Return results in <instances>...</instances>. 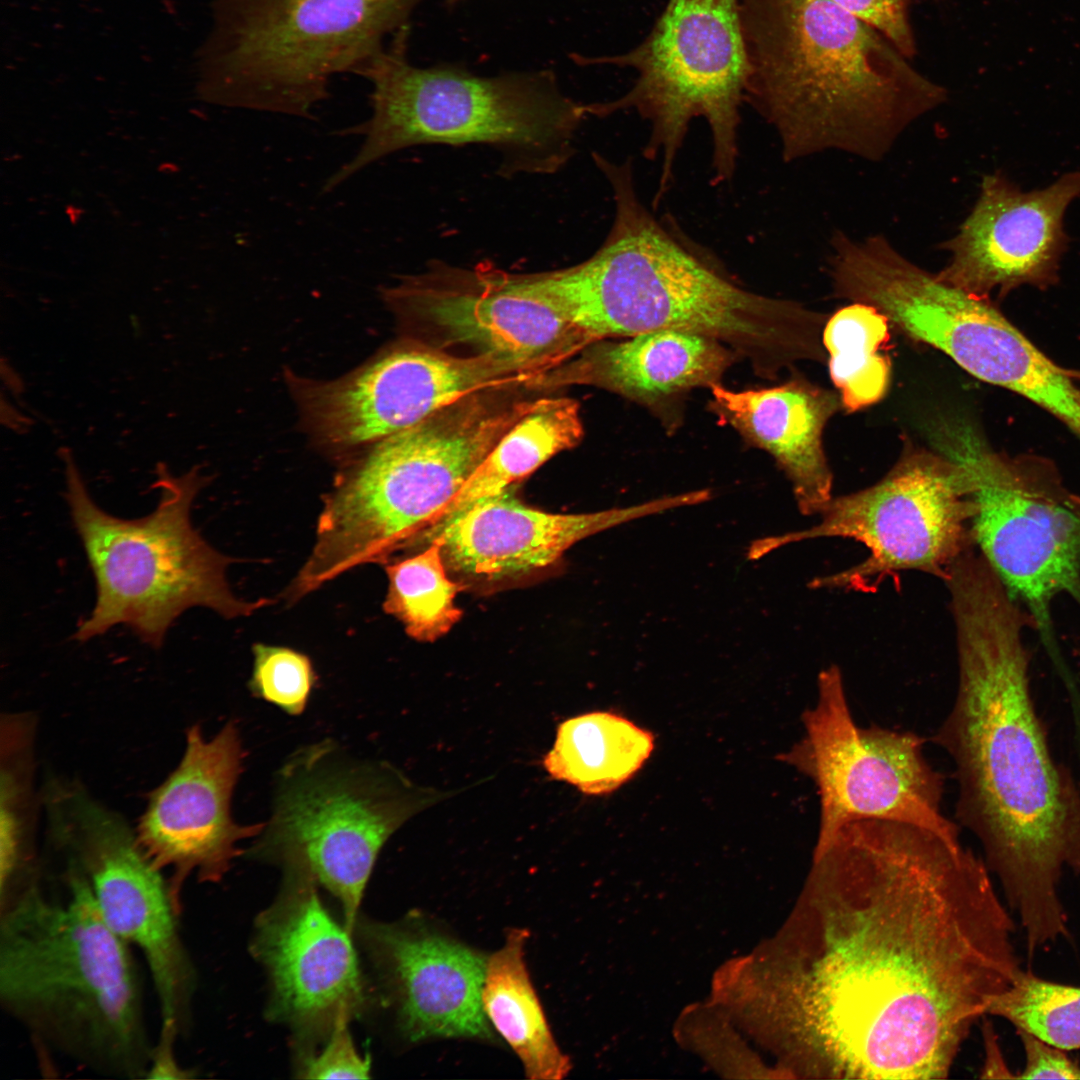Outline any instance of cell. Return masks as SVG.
Listing matches in <instances>:
<instances>
[{
	"label": "cell",
	"mask_w": 1080,
	"mask_h": 1080,
	"mask_svg": "<svg viewBox=\"0 0 1080 1080\" xmlns=\"http://www.w3.org/2000/svg\"><path fill=\"white\" fill-rule=\"evenodd\" d=\"M985 861L913 825L852 822L814 847L771 947L766 1007L787 1078L944 1079L1022 969Z\"/></svg>",
	"instance_id": "1"
},
{
	"label": "cell",
	"mask_w": 1080,
	"mask_h": 1080,
	"mask_svg": "<svg viewBox=\"0 0 1080 1080\" xmlns=\"http://www.w3.org/2000/svg\"><path fill=\"white\" fill-rule=\"evenodd\" d=\"M948 591L958 684L933 741L954 764L956 821L980 842L1034 952L1069 934L1059 883L1064 869L1080 876V789L1034 707L1028 613L986 571Z\"/></svg>",
	"instance_id": "2"
},
{
	"label": "cell",
	"mask_w": 1080,
	"mask_h": 1080,
	"mask_svg": "<svg viewBox=\"0 0 1080 1080\" xmlns=\"http://www.w3.org/2000/svg\"><path fill=\"white\" fill-rule=\"evenodd\" d=\"M592 155L614 200L605 241L577 265L529 276L533 292L591 344L660 330L691 332L724 343L767 380L799 361L824 359L827 315L739 286L646 208L632 160Z\"/></svg>",
	"instance_id": "3"
},
{
	"label": "cell",
	"mask_w": 1080,
	"mask_h": 1080,
	"mask_svg": "<svg viewBox=\"0 0 1080 1080\" xmlns=\"http://www.w3.org/2000/svg\"><path fill=\"white\" fill-rule=\"evenodd\" d=\"M745 103L775 129L785 161L841 151L882 160L946 102L874 27L832 0H740Z\"/></svg>",
	"instance_id": "4"
},
{
	"label": "cell",
	"mask_w": 1080,
	"mask_h": 1080,
	"mask_svg": "<svg viewBox=\"0 0 1080 1080\" xmlns=\"http://www.w3.org/2000/svg\"><path fill=\"white\" fill-rule=\"evenodd\" d=\"M0 902V1004L41 1048L104 1077L145 1079L154 1040L132 947L63 864Z\"/></svg>",
	"instance_id": "5"
},
{
	"label": "cell",
	"mask_w": 1080,
	"mask_h": 1080,
	"mask_svg": "<svg viewBox=\"0 0 1080 1080\" xmlns=\"http://www.w3.org/2000/svg\"><path fill=\"white\" fill-rule=\"evenodd\" d=\"M410 25L356 75L371 84V114L345 134L360 135L355 155L324 184L329 192L366 166L422 144H487L504 154V173H553L574 153L588 117L552 71L477 75L455 64L429 67L409 58Z\"/></svg>",
	"instance_id": "6"
},
{
	"label": "cell",
	"mask_w": 1080,
	"mask_h": 1080,
	"mask_svg": "<svg viewBox=\"0 0 1080 1080\" xmlns=\"http://www.w3.org/2000/svg\"><path fill=\"white\" fill-rule=\"evenodd\" d=\"M532 402L500 403L478 392L375 443L325 496L289 597L297 601L357 566L384 565L416 546Z\"/></svg>",
	"instance_id": "7"
},
{
	"label": "cell",
	"mask_w": 1080,
	"mask_h": 1080,
	"mask_svg": "<svg viewBox=\"0 0 1080 1080\" xmlns=\"http://www.w3.org/2000/svg\"><path fill=\"white\" fill-rule=\"evenodd\" d=\"M65 499L96 587L89 616L74 639L87 641L116 625H126L144 643L161 646L174 621L187 609L205 607L227 619L249 616L270 599L245 601L231 591L226 570L233 559L215 550L192 525L191 507L209 478L194 466L174 476L167 465L155 468L156 508L147 516L124 519L101 509L91 498L72 452L61 447Z\"/></svg>",
	"instance_id": "8"
},
{
	"label": "cell",
	"mask_w": 1080,
	"mask_h": 1080,
	"mask_svg": "<svg viewBox=\"0 0 1080 1080\" xmlns=\"http://www.w3.org/2000/svg\"><path fill=\"white\" fill-rule=\"evenodd\" d=\"M428 0H213L195 65L202 99L312 118Z\"/></svg>",
	"instance_id": "9"
},
{
	"label": "cell",
	"mask_w": 1080,
	"mask_h": 1080,
	"mask_svg": "<svg viewBox=\"0 0 1080 1080\" xmlns=\"http://www.w3.org/2000/svg\"><path fill=\"white\" fill-rule=\"evenodd\" d=\"M570 58L581 66L635 72L623 95L586 104V110L596 117L631 110L648 122L644 156L661 159L653 205L672 183L675 161L695 119H704L710 130L712 184L732 178L749 77L740 0H668L650 32L633 48L601 56L573 53Z\"/></svg>",
	"instance_id": "10"
},
{
	"label": "cell",
	"mask_w": 1080,
	"mask_h": 1080,
	"mask_svg": "<svg viewBox=\"0 0 1080 1080\" xmlns=\"http://www.w3.org/2000/svg\"><path fill=\"white\" fill-rule=\"evenodd\" d=\"M439 795L387 761L325 738L292 752L274 778L271 814L248 853L305 862L341 903L352 933L380 850Z\"/></svg>",
	"instance_id": "11"
},
{
	"label": "cell",
	"mask_w": 1080,
	"mask_h": 1080,
	"mask_svg": "<svg viewBox=\"0 0 1080 1080\" xmlns=\"http://www.w3.org/2000/svg\"><path fill=\"white\" fill-rule=\"evenodd\" d=\"M928 438L967 476L976 550L1055 653L1054 600L1067 595L1080 606V497L1050 465L1001 455L960 416L936 419Z\"/></svg>",
	"instance_id": "12"
},
{
	"label": "cell",
	"mask_w": 1080,
	"mask_h": 1080,
	"mask_svg": "<svg viewBox=\"0 0 1080 1080\" xmlns=\"http://www.w3.org/2000/svg\"><path fill=\"white\" fill-rule=\"evenodd\" d=\"M42 802L55 850L84 876L108 927L144 958L160 1024L186 1037L197 973L168 876L144 853L135 830L80 783L52 779Z\"/></svg>",
	"instance_id": "13"
},
{
	"label": "cell",
	"mask_w": 1080,
	"mask_h": 1080,
	"mask_svg": "<svg viewBox=\"0 0 1080 1080\" xmlns=\"http://www.w3.org/2000/svg\"><path fill=\"white\" fill-rule=\"evenodd\" d=\"M801 719L804 736L780 760L816 787L815 847L862 820L909 824L961 842L958 823L942 812L944 778L924 755L926 739L876 724L859 726L837 665L820 671L815 704Z\"/></svg>",
	"instance_id": "14"
},
{
	"label": "cell",
	"mask_w": 1080,
	"mask_h": 1080,
	"mask_svg": "<svg viewBox=\"0 0 1080 1080\" xmlns=\"http://www.w3.org/2000/svg\"><path fill=\"white\" fill-rule=\"evenodd\" d=\"M972 504L964 470L934 449L907 443L889 472L862 490L833 496L808 529L755 541L758 559L786 544L817 538H847L868 556L856 565L812 583L816 588L863 584L886 574L916 570L944 581L951 565L974 546Z\"/></svg>",
	"instance_id": "15"
},
{
	"label": "cell",
	"mask_w": 1080,
	"mask_h": 1080,
	"mask_svg": "<svg viewBox=\"0 0 1080 1080\" xmlns=\"http://www.w3.org/2000/svg\"><path fill=\"white\" fill-rule=\"evenodd\" d=\"M393 306L432 322L456 343L540 375L591 343L524 284L488 264L473 269L433 261L424 273L383 289Z\"/></svg>",
	"instance_id": "16"
},
{
	"label": "cell",
	"mask_w": 1080,
	"mask_h": 1080,
	"mask_svg": "<svg viewBox=\"0 0 1080 1080\" xmlns=\"http://www.w3.org/2000/svg\"><path fill=\"white\" fill-rule=\"evenodd\" d=\"M530 376L488 355L409 346L334 382L306 384L301 400L322 440L352 447L375 444L464 397Z\"/></svg>",
	"instance_id": "17"
},
{
	"label": "cell",
	"mask_w": 1080,
	"mask_h": 1080,
	"mask_svg": "<svg viewBox=\"0 0 1080 1080\" xmlns=\"http://www.w3.org/2000/svg\"><path fill=\"white\" fill-rule=\"evenodd\" d=\"M246 755L234 720L210 739L194 724L186 730L178 765L149 794L135 828L136 838L152 863L168 872L180 905L182 889L191 876L200 882L221 880L240 854L238 842L255 838L264 827V823L239 824L232 815V798Z\"/></svg>",
	"instance_id": "18"
},
{
	"label": "cell",
	"mask_w": 1080,
	"mask_h": 1080,
	"mask_svg": "<svg viewBox=\"0 0 1080 1080\" xmlns=\"http://www.w3.org/2000/svg\"><path fill=\"white\" fill-rule=\"evenodd\" d=\"M281 864L284 889L257 921L253 952L270 976L272 1017L301 1035H324L339 1018L362 1012L365 986L351 933L321 903L308 865Z\"/></svg>",
	"instance_id": "19"
},
{
	"label": "cell",
	"mask_w": 1080,
	"mask_h": 1080,
	"mask_svg": "<svg viewBox=\"0 0 1080 1080\" xmlns=\"http://www.w3.org/2000/svg\"><path fill=\"white\" fill-rule=\"evenodd\" d=\"M1079 195L1080 171L1031 192L1020 191L999 173L984 176L972 211L939 245L950 257L937 276L983 298L1023 284L1048 286L1056 280L1067 244L1065 210Z\"/></svg>",
	"instance_id": "20"
},
{
	"label": "cell",
	"mask_w": 1080,
	"mask_h": 1080,
	"mask_svg": "<svg viewBox=\"0 0 1080 1080\" xmlns=\"http://www.w3.org/2000/svg\"><path fill=\"white\" fill-rule=\"evenodd\" d=\"M511 488L454 515L425 535L421 543L439 539L448 571L461 578L498 583L554 564L571 546L589 536L696 503V495L690 491L625 508L556 514L525 505Z\"/></svg>",
	"instance_id": "21"
},
{
	"label": "cell",
	"mask_w": 1080,
	"mask_h": 1080,
	"mask_svg": "<svg viewBox=\"0 0 1080 1080\" xmlns=\"http://www.w3.org/2000/svg\"><path fill=\"white\" fill-rule=\"evenodd\" d=\"M364 936L409 1041L495 1040L482 1005L483 954L415 920L369 924Z\"/></svg>",
	"instance_id": "22"
},
{
	"label": "cell",
	"mask_w": 1080,
	"mask_h": 1080,
	"mask_svg": "<svg viewBox=\"0 0 1080 1080\" xmlns=\"http://www.w3.org/2000/svg\"><path fill=\"white\" fill-rule=\"evenodd\" d=\"M739 355L724 343L678 330L594 342L530 384L591 385L647 408L668 431L683 417V402L696 388L721 384Z\"/></svg>",
	"instance_id": "23"
},
{
	"label": "cell",
	"mask_w": 1080,
	"mask_h": 1080,
	"mask_svg": "<svg viewBox=\"0 0 1080 1080\" xmlns=\"http://www.w3.org/2000/svg\"><path fill=\"white\" fill-rule=\"evenodd\" d=\"M708 408L721 425L767 452L790 481L804 515H818L834 496L823 431L842 408L838 393L794 375L773 387L735 391L712 386Z\"/></svg>",
	"instance_id": "24"
},
{
	"label": "cell",
	"mask_w": 1080,
	"mask_h": 1080,
	"mask_svg": "<svg viewBox=\"0 0 1080 1080\" xmlns=\"http://www.w3.org/2000/svg\"><path fill=\"white\" fill-rule=\"evenodd\" d=\"M526 929H511L487 957L482 1005L487 1020L520 1059L532 1080L566 1077L571 1063L557 1045L526 962Z\"/></svg>",
	"instance_id": "25"
},
{
	"label": "cell",
	"mask_w": 1080,
	"mask_h": 1080,
	"mask_svg": "<svg viewBox=\"0 0 1080 1080\" xmlns=\"http://www.w3.org/2000/svg\"><path fill=\"white\" fill-rule=\"evenodd\" d=\"M583 434L576 400L558 397L533 401L439 513L425 535L474 503L511 488L557 453L578 445Z\"/></svg>",
	"instance_id": "26"
},
{
	"label": "cell",
	"mask_w": 1080,
	"mask_h": 1080,
	"mask_svg": "<svg viewBox=\"0 0 1080 1080\" xmlns=\"http://www.w3.org/2000/svg\"><path fill=\"white\" fill-rule=\"evenodd\" d=\"M653 748L654 737L649 731L618 714L596 711L558 726L543 766L553 779L584 794L602 795L628 781Z\"/></svg>",
	"instance_id": "27"
},
{
	"label": "cell",
	"mask_w": 1080,
	"mask_h": 1080,
	"mask_svg": "<svg viewBox=\"0 0 1080 1080\" xmlns=\"http://www.w3.org/2000/svg\"><path fill=\"white\" fill-rule=\"evenodd\" d=\"M35 731L36 721L31 714H2L0 901L42 874L35 848Z\"/></svg>",
	"instance_id": "28"
},
{
	"label": "cell",
	"mask_w": 1080,
	"mask_h": 1080,
	"mask_svg": "<svg viewBox=\"0 0 1080 1080\" xmlns=\"http://www.w3.org/2000/svg\"><path fill=\"white\" fill-rule=\"evenodd\" d=\"M890 326L885 314L863 302H851L828 318L823 345L846 412L870 407L887 394L891 364L881 350L889 341Z\"/></svg>",
	"instance_id": "29"
},
{
	"label": "cell",
	"mask_w": 1080,
	"mask_h": 1080,
	"mask_svg": "<svg viewBox=\"0 0 1080 1080\" xmlns=\"http://www.w3.org/2000/svg\"><path fill=\"white\" fill-rule=\"evenodd\" d=\"M384 566L388 589L383 609L403 624L411 638L433 642L460 620L463 612L455 597L465 586L448 576L439 539L433 538L422 551Z\"/></svg>",
	"instance_id": "30"
},
{
	"label": "cell",
	"mask_w": 1080,
	"mask_h": 1080,
	"mask_svg": "<svg viewBox=\"0 0 1080 1080\" xmlns=\"http://www.w3.org/2000/svg\"><path fill=\"white\" fill-rule=\"evenodd\" d=\"M987 1014L1064 1051L1080 1049V987L1021 969L992 1001Z\"/></svg>",
	"instance_id": "31"
},
{
	"label": "cell",
	"mask_w": 1080,
	"mask_h": 1080,
	"mask_svg": "<svg viewBox=\"0 0 1080 1080\" xmlns=\"http://www.w3.org/2000/svg\"><path fill=\"white\" fill-rule=\"evenodd\" d=\"M248 681L252 695L291 716L301 715L317 679L310 658L291 648L256 643Z\"/></svg>",
	"instance_id": "32"
},
{
	"label": "cell",
	"mask_w": 1080,
	"mask_h": 1080,
	"mask_svg": "<svg viewBox=\"0 0 1080 1080\" xmlns=\"http://www.w3.org/2000/svg\"><path fill=\"white\" fill-rule=\"evenodd\" d=\"M350 1019L341 1017L321 1051L311 1056L300 1071L305 1079H366L370 1058L357 1051L348 1029Z\"/></svg>",
	"instance_id": "33"
},
{
	"label": "cell",
	"mask_w": 1080,
	"mask_h": 1080,
	"mask_svg": "<svg viewBox=\"0 0 1080 1080\" xmlns=\"http://www.w3.org/2000/svg\"><path fill=\"white\" fill-rule=\"evenodd\" d=\"M883 34L906 57L917 52L910 23V8L915 0H832Z\"/></svg>",
	"instance_id": "34"
},
{
	"label": "cell",
	"mask_w": 1080,
	"mask_h": 1080,
	"mask_svg": "<svg viewBox=\"0 0 1080 1080\" xmlns=\"http://www.w3.org/2000/svg\"><path fill=\"white\" fill-rule=\"evenodd\" d=\"M1025 1054V1066L1018 1079H1080V1064L1065 1051L1037 1037L1017 1030Z\"/></svg>",
	"instance_id": "35"
},
{
	"label": "cell",
	"mask_w": 1080,
	"mask_h": 1080,
	"mask_svg": "<svg viewBox=\"0 0 1080 1080\" xmlns=\"http://www.w3.org/2000/svg\"><path fill=\"white\" fill-rule=\"evenodd\" d=\"M180 1039L174 1027L160 1024L158 1037L154 1040L145 1079H190L193 1070L184 1067L176 1055V1043Z\"/></svg>",
	"instance_id": "36"
},
{
	"label": "cell",
	"mask_w": 1080,
	"mask_h": 1080,
	"mask_svg": "<svg viewBox=\"0 0 1080 1080\" xmlns=\"http://www.w3.org/2000/svg\"><path fill=\"white\" fill-rule=\"evenodd\" d=\"M983 1040L985 1048V1060L981 1070V1078H1016L1004 1064L997 1037L991 1025L983 1028Z\"/></svg>",
	"instance_id": "37"
},
{
	"label": "cell",
	"mask_w": 1080,
	"mask_h": 1080,
	"mask_svg": "<svg viewBox=\"0 0 1080 1080\" xmlns=\"http://www.w3.org/2000/svg\"><path fill=\"white\" fill-rule=\"evenodd\" d=\"M464 1H466V0H448L447 3L450 6H454V5L460 4V3L464 2Z\"/></svg>",
	"instance_id": "38"
}]
</instances>
